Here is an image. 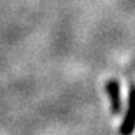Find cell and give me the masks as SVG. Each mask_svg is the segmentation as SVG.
I'll return each instance as SVG.
<instances>
[{
    "label": "cell",
    "mask_w": 135,
    "mask_h": 135,
    "mask_svg": "<svg viewBox=\"0 0 135 135\" xmlns=\"http://www.w3.org/2000/svg\"><path fill=\"white\" fill-rule=\"evenodd\" d=\"M107 95L111 102V112L112 115H119L122 111V102H121V86L117 79H108L107 85Z\"/></svg>",
    "instance_id": "cell-1"
},
{
    "label": "cell",
    "mask_w": 135,
    "mask_h": 135,
    "mask_svg": "<svg viewBox=\"0 0 135 135\" xmlns=\"http://www.w3.org/2000/svg\"><path fill=\"white\" fill-rule=\"evenodd\" d=\"M134 131V117H132V112H131V107L128 108L127 114H125L124 119L121 122V127H119V134L121 135H131Z\"/></svg>",
    "instance_id": "cell-2"
}]
</instances>
